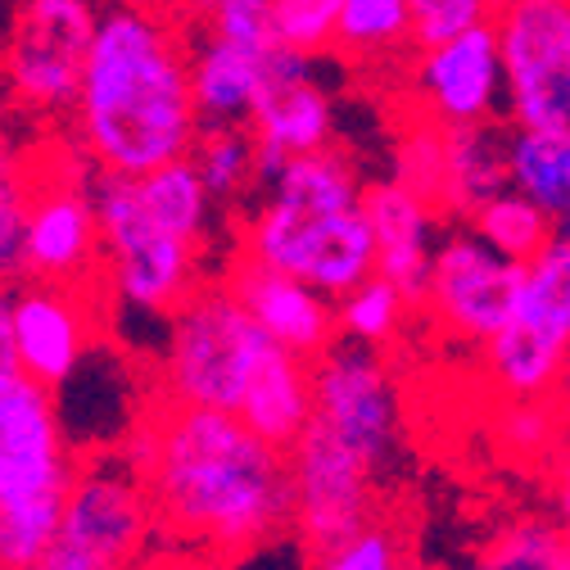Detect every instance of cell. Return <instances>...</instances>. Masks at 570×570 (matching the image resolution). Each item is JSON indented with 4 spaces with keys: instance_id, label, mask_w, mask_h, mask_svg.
Listing matches in <instances>:
<instances>
[{
    "instance_id": "obj_35",
    "label": "cell",
    "mask_w": 570,
    "mask_h": 570,
    "mask_svg": "<svg viewBox=\"0 0 570 570\" xmlns=\"http://www.w3.org/2000/svg\"><path fill=\"white\" fill-rule=\"evenodd\" d=\"M118 6L150 10V14H173V19H186L190 14V0H118Z\"/></svg>"
},
{
    "instance_id": "obj_17",
    "label": "cell",
    "mask_w": 570,
    "mask_h": 570,
    "mask_svg": "<svg viewBox=\"0 0 570 570\" xmlns=\"http://www.w3.org/2000/svg\"><path fill=\"white\" fill-rule=\"evenodd\" d=\"M367 223L376 240V272L399 285L412 308H421L440 249V208L390 177L367 186Z\"/></svg>"
},
{
    "instance_id": "obj_20",
    "label": "cell",
    "mask_w": 570,
    "mask_h": 570,
    "mask_svg": "<svg viewBox=\"0 0 570 570\" xmlns=\"http://www.w3.org/2000/svg\"><path fill=\"white\" fill-rule=\"evenodd\" d=\"M508 186V131L498 122L444 127V186L440 213H471Z\"/></svg>"
},
{
    "instance_id": "obj_28",
    "label": "cell",
    "mask_w": 570,
    "mask_h": 570,
    "mask_svg": "<svg viewBox=\"0 0 570 570\" xmlns=\"http://www.w3.org/2000/svg\"><path fill=\"white\" fill-rule=\"evenodd\" d=\"M566 431L570 421L557 407V399H508L503 421H498V440L530 462H548L566 440Z\"/></svg>"
},
{
    "instance_id": "obj_4",
    "label": "cell",
    "mask_w": 570,
    "mask_h": 570,
    "mask_svg": "<svg viewBox=\"0 0 570 570\" xmlns=\"http://www.w3.org/2000/svg\"><path fill=\"white\" fill-rule=\"evenodd\" d=\"M276 340L245 313L227 281H204L164 322L155 399L236 412Z\"/></svg>"
},
{
    "instance_id": "obj_31",
    "label": "cell",
    "mask_w": 570,
    "mask_h": 570,
    "mask_svg": "<svg viewBox=\"0 0 570 570\" xmlns=\"http://www.w3.org/2000/svg\"><path fill=\"white\" fill-rule=\"evenodd\" d=\"M136 557H127L122 548H114L109 539L59 521V534L50 539V548L28 566V570H127Z\"/></svg>"
},
{
    "instance_id": "obj_29",
    "label": "cell",
    "mask_w": 570,
    "mask_h": 570,
    "mask_svg": "<svg viewBox=\"0 0 570 570\" xmlns=\"http://www.w3.org/2000/svg\"><path fill=\"white\" fill-rule=\"evenodd\" d=\"M313 570H412L407 566V543L390 521H372L358 534H348L331 548L313 552Z\"/></svg>"
},
{
    "instance_id": "obj_11",
    "label": "cell",
    "mask_w": 570,
    "mask_h": 570,
    "mask_svg": "<svg viewBox=\"0 0 570 570\" xmlns=\"http://www.w3.org/2000/svg\"><path fill=\"white\" fill-rule=\"evenodd\" d=\"M105 291L68 281H19L10 285V331L19 367L46 390L73 385V376L100 353L105 335Z\"/></svg>"
},
{
    "instance_id": "obj_9",
    "label": "cell",
    "mask_w": 570,
    "mask_h": 570,
    "mask_svg": "<svg viewBox=\"0 0 570 570\" xmlns=\"http://www.w3.org/2000/svg\"><path fill=\"white\" fill-rule=\"evenodd\" d=\"M403 87L412 114L435 127L498 122L508 114V73L493 19L431 46H412Z\"/></svg>"
},
{
    "instance_id": "obj_38",
    "label": "cell",
    "mask_w": 570,
    "mask_h": 570,
    "mask_svg": "<svg viewBox=\"0 0 570 570\" xmlns=\"http://www.w3.org/2000/svg\"><path fill=\"white\" fill-rule=\"evenodd\" d=\"M0 150H6V146H0Z\"/></svg>"
},
{
    "instance_id": "obj_25",
    "label": "cell",
    "mask_w": 570,
    "mask_h": 570,
    "mask_svg": "<svg viewBox=\"0 0 570 570\" xmlns=\"http://www.w3.org/2000/svg\"><path fill=\"white\" fill-rule=\"evenodd\" d=\"M466 223H471L498 254L521 258V263H530V258L557 236L552 218H548V213H543L530 195H521L517 186H503L498 195H489Z\"/></svg>"
},
{
    "instance_id": "obj_26",
    "label": "cell",
    "mask_w": 570,
    "mask_h": 570,
    "mask_svg": "<svg viewBox=\"0 0 570 570\" xmlns=\"http://www.w3.org/2000/svg\"><path fill=\"white\" fill-rule=\"evenodd\" d=\"M335 317H340V340H358V344L385 348L403 335V326L412 317V304L394 281H385L376 272L363 285H353L348 295L335 299Z\"/></svg>"
},
{
    "instance_id": "obj_13",
    "label": "cell",
    "mask_w": 570,
    "mask_h": 570,
    "mask_svg": "<svg viewBox=\"0 0 570 570\" xmlns=\"http://www.w3.org/2000/svg\"><path fill=\"white\" fill-rule=\"evenodd\" d=\"M291 462V525L308 552L331 548L376 521V484L381 475L344 449L322 421L308 416L299 440L285 449Z\"/></svg>"
},
{
    "instance_id": "obj_19",
    "label": "cell",
    "mask_w": 570,
    "mask_h": 570,
    "mask_svg": "<svg viewBox=\"0 0 570 570\" xmlns=\"http://www.w3.org/2000/svg\"><path fill=\"white\" fill-rule=\"evenodd\" d=\"M236 416L276 449H291L313 416V363L276 344L245 390Z\"/></svg>"
},
{
    "instance_id": "obj_27",
    "label": "cell",
    "mask_w": 570,
    "mask_h": 570,
    "mask_svg": "<svg viewBox=\"0 0 570 570\" xmlns=\"http://www.w3.org/2000/svg\"><path fill=\"white\" fill-rule=\"evenodd\" d=\"M28 208H32V159L0 150V285L28 281Z\"/></svg>"
},
{
    "instance_id": "obj_6",
    "label": "cell",
    "mask_w": 570,
    "mask_h": 570,
    "mask_svg": "<svg viewBox=\"0 0 570 570\" xmlns=\"http://www.w3.org/2000/svg\"><path fill=\"white\" fill-rule=\"evenodd\" d=\"M570 353V236H552L530 263L517 304L484 344V376L503 399H552Z\"/></svg>"
},
{
    "instance_id": "obj_32",
    "label": "cell",
    "mask_w": 570,
    "mask_h": 570,
    "mask_svg": "<svg viewBox=\"0 0 570 570\" xmlns=\"http://www.w3.org/2000/svg\"><path fill=\"white\" fill-rule=\"evenodd\" d=\"M199 28L245 46H276L272 37V0H204L195 10Z\"/></svg>"
},
{
    "instance_id": "obj_37",
    "label": "cell",
    "mask_w": 570,
    "mask_h": 570,
    "mask_svg": "<svg viewBox=\"0 0 570 570\" xmlns=\"http://www.w3.org/2000/svg\"><path fill=\"white\" fill-rule=\"evenodd\" d=\"M199 6H204V0H190V14H195V10H199Z\"/></svg>"
},
{
    "instance_id": "obj_24",
    "label": "cell",
    "mask_w": 570,
    "mask_h": 570,
    "mask_svg": "<svg viewBox=\"0 0 570 570\" xmlns=\"http://www.w3.org/2000/svg\"><path fill=\"white\" fill-rule=\"evenodd\" d=\"M204 186L213 190L218 204H236L245 199L249 190L263 186V173H258V140L249 131V122H236V127H199V140L190 150Z\"/></svg>"
},
{
    "instance_id": "obj_14",
    "label": "cell",
    "mask_w": 570,
    "mask_h": 570,
    "mask_svg": "<svg viewBox=\"0 0 570 570\" xmlns=\"http://www.w3.org/2000/svg\"><path fill=\"white\" fill-rule=\"evenodd\" d=\"M525 281V263L498 254L471 223L453 227L440 236L431 285H425V304L431 317L453 335L475 348H484L498 326L508 322L517 291Z\"/></svg>"
},
{
    "instance_id": "obj_39",
    "label": "cell",
    "mask_w": 570,
    "mask_h": 570,
    "mask_svg": "<svg viewBox=\"0 0 570 570\" xmlns=\"http://www.w3.org/2000/svg\"><path fill=\"white\" fill-rule=\"evenodd\" d=\"M566 236H570V232H566Z\"/></svg>"
},
{
    "instance_id": "obj_18",
    "label": "cell",
    "mask_w": 570,
    "mask_h": 570,
    "mask_svg": "<svg viewBox=\"0 0 570 570\" xmlns=\"http://www.w3.org/2000/svg\"><path fill=\"white\" fill-rule=\"evenodd\" d=\"M281 46H245L199 28L190 37V91L199 127H236L249 122L276 68Z\"/></svg>"
},
{
    "instance_id": "obj_16",
    "label": "cell",
    "mask_w": 570,
    "mask_h": 570,
    "mask_svg": "<svg viewBox=\"0 0 570 570\" xmlns=\"http://www.w3.org/2000/svg\"><path fill=\"white\" fill-rule=\"evenodd\" d=\"M232 285V295L245 304V313L299 358L317 363L322 353L340 340V317H335V299L313 291L308 281L285 276L258 258H236L223 276Z\"/></svg>"
},
{
    "instance_id": "obj_8",
    "label": "cell",
    "mask_w": 570,
    "mask_h": 570,
    "mask_svg": "<svg viewBox=\"0 0 570 570\" xmlns=\"http://www.w3.org/2000/svg\"><path fill=\"white\" fill-rule=\"evenodd\" d=\"M313 421L385 475L403 440V394L385 353L358 340H335L313 363Z\"/></svg>"
},
{
    "instance_id": "obj_22",
    "label": "cell",
    "mask_w": 570,
    "mask_h": 570,
    "mask_svg": "<svg viewBox=\"0 0 570 570\" xmlns=\"http://www.w3.org/2000/svg\"><path fill=\"white\" fill-rule=\"evenodd\" d=\"M416 46L407 0H340L335 50L353 63H394Z\"/></svg>"
},
{
    "instance_id": "obj_5",
    "label": "cell",
    "mask_w": 570,
    "mask_h": 570,
    "mask_svg": "<svg viewBox=\"0 0 570 570\" xmlns=\"http://www.w3.org/2000/svg\"><path fill=\"white\" fill-rule=\"evenodd\" d=\"M100 213V285L105 295L136 313L168 322L204 285V245L173 232L146 204L136 177L96 173Z\"/></svg>"
},
{
    "instance_id": "obj_3",
    "label": "cell",
    "mask_w": 570,
    "mask_h": 570,
    "mask_svg": "<svg viewBox=\"0 0 570 570\" xmlns=\"http://www.w3.org/2000/svg\"><path fill=\"white\" fill-rule=\"evenodd\" d=\"M240 254L340 299L376 276L367 186L344 150L326 146L285 164L240 227Z\"/></svg>"
},
{
    "instance_id": "obj_30",
    "label": "cell",
    "mask_w": 570,
    "mask_h": 570,
    "mask_svg": "<svg viewBox=\"0 0 570 570\" xmlns=\"http://www.w3.org/2000/svg\"><path fill=\"white\" fill-rule=\"evenodd\" d=\"M340 0H272V37L285 50L322 55L335 50Z\"/></svg>"
},
{
    "instance_id": "obj_1",
    "label": "cell",
    "mask_w": 570,
    "mask_h": 570,
    "mask_svg": "<svg viewBox=\"0 0 570 570\" xmlns=\"http://www.w3.org/2000/svg\"><path fill=\"white\" fill-rule=\"evenodd\" d=\"M127 458L155 503V534L208 561H236L291 530V462L236 412L155 399Z\"/></svg>"
},
{
    "instance_id": "obj_2",
    "label": "cell",
    "mask_w": 570,
    "mask_h": 570,
    "mask_svg": "<svg viewBox=\"0 0 570 570\" xmlns=\"http://www.w3.org/2000/svg\"><path fill=\"white\" fill-rule=\"evenodd\" d=\"M68 118L78 150L100 177H140L186 159L199 140V109L181 19L118 0L100 10Z\"/></svg>"
},
{
    "instance_id": "obj_33",
    "label": "cell",
    "mask_w": 570,
    "mask_h": 570,
    "mask_svg": "<svg viewBox=\"0 0 570 570\" xmlns=\"http://www.w3.org/2000/svg\"><path fill=\"white\" fill-rule=\"evenodd\" d=\"M407 6H412L416 46L444 41L462 28H475V23L493 19V0H407Z\"/></svg>"
},
{
    "instance_id": "obj_23",
    "label": "cell",
    "mask_w": 570,
    "mask_h": 570,
    "mask_svg": "<svg viewBox=\"0 0 570 570\" xmlns=\"http://www.w3.org/2000/svg\"><path fill=\"white\" fill-rule=\"evenodd\" d=\"M466 570H570V534L557 517H512L475 548Z\"/></svg>"
},
{
    "instance_id": "obj_21",
    "label": "cell",
    "mask_w": 570,
    "mask_h": 570,
    "mask_svg": "<svg viewBox=\"0 0 570 570\" xmlns=\"http://www.w3.org/2000/svg\"><path fill=\"white\" fill-rule=\"evenodd\" d=\"M508 186L530 195L557 227L570 232V127H512L508 131Z\"/></svg>"
},
{
    "instance_id": "obj_34",
    "label": "cell",
    "mask_w": 570,
    "mask_h": 570,
    "mask_svg": "<svg viewBox=\"0 0 570 570\" xmlns=\"http://www.w3.org/2000/svg\"><path fill=\"white\" fill-rule=\"evenodd\" d=\"M548 480H552V517L570 534V431L557 444V453L548 458Z\"/></svg>"
},
{
    "instance_id": "obj_12",
    "label": "cell",
    "mask_w": 570,
    "mask_h": 570,
    "mask_svg": "<svg viewBox=\"0 0 570 570\" xmlns=\"http://www.w3.org/2000/svg\"><path fill=\"white\" fill-rule=\"evenodd\" d=\"M493 28L512 127H570V0H503Z\"/></svg>"
},
{
    "instance_id": "obj_10",
    "label": "cell",
    "mask_w": 570,
    "mask_h": 570,
    "mask_svg": "<svg viewBox=\"0 0 570 570\" xmlns=\"http://www.w3.org/2000/svg\"><path fill=\"white\" fill-rule=\"evenodd\" d=\"M87 155L50 150V164L32 159L28 208V276L96 285L100 281V213Z\"/></svg>"
},
{
    "instance_id": "obj_15",
    "label": "cell",
    "mask_w": 570,
    "mask_h": 570,
    "mask_svg": "<svg viewBox=\"0 0 570 570\" xmlns=\"http://www.w3.org/2000/svg\"><path fill=\"white\" fill-rule=\"evenodd\" d=\"M249 131L258 140V173L263 186L299 155L335 146V96L317 73V55L276 50L272 82L249 118Z\"/></svg>"
},
{
    "instance_id": "obj_36",
    "label": "cell",
    "mask_w": 570,
    "mask_h": 570,
    "mask_svg": "<svg viewBox=\"0 0 570 570\" xmlns=\"http://www.w3.org/2000/svg\"><path fill=\"white\" fill-rule=\"evenodd\" d=\"M552 399H557V407H561V412H566V421H570V353H566V367H561V376H557Z\"/></svg>"
},
{
    "instance_id": "obj_7",
    "label": "cell",
    "mask_w": 570,
    "mask_h": 570,
    "mask_svg": "<svg viewBox=\"0 0 570 570\" xmlns=\"http://www.w3.org/2000/svg\"><path fill=\"white\" fill-rule=\"evenodd\" d=\"M96 0H19L0 37V91L23 114L73 109L96 37Z\"/></svg>"
}]
</instances>
